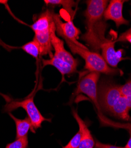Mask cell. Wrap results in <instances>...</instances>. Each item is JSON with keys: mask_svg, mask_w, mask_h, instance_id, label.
Wrapping results in <instances>:
<instances>
[{"mask_svg": "<svg viewBox=\"0 0 131 148\" xmlns=\"http://www.w3.org/2000/svg\"><path fill=\"white\" fill-rule=\"evenodd\" d=\"M65 41L71 52L79 55L85 60V70L89 72H96L108 75H123V71L121 69L109 66L99 53L90 51L88 48L85 49L79 46L69 40L65 39Z\"/></svg>", "mask_w": 131, "mask_h": 148, "instance_id": "obj_1", "label": "cell"}, {"mask_svg": "<svg viewBox=\"0 0 131 148\" xmlns=\"http://www.w3.org/2000/svg\"><path fill=\"white\" fill-rule=\"evenodd\" d=\"M122 96L121 85L109 79H102L98 86V100L100 110L109 113Z\"/></svg>", "mask_w": 131, "mask_h": 148, "instance_id": "obj_2", "label": "cell"}, {"mask_svg": "<svg viewBox=\"0 0 131 148\" xmlns=\"http://www.w3.org/2000/svg\"><path fill=\"white\" fill-rule=\"evenodd\" d=\"M18 108H22L24 110L30 119L33 126V130H35L41 127L44 121H51L50 119L44 117L40 112L39 110L35 106L34 101V97H30L22 100H10L4 107L5 112L10 113Z\"/></svg>", "mask_w": 131, "mask_h": 148, "instance_id": "obj_3", "label": "cell"}, {"mask_svg": "<svg viewBox=\"0 0 131 148\" xmlns=\"http://www.w3.org/2000/svg\"><path fill=\"white\" fill-rule=\"evenodd\" d=\"M100 73L92 72L81 77L79 79L77 88L74 92L76 95L84 94L93 103L100 115V108L98 100V84Z\"/></svg>", "mask_w": 131, "mask_h": 148, "instance_id": "obj_4", "label": "cell"}, {"mask_svg": "<svg viewBox=\"0 0 131 148\" xmlns=\"http://www.w3.org/2000/svg\"><path fill=\"white\" fill-rule=\"evenodd\" d=\"M108 26L106 21L102 19L86 29V33L81 36V39L89 46L91 51L99 53L102 45L108 39L105 38V32Z\"/></svg>", "mask_w": 131, "mask_h": 148, "instance_id": "obj_5", "label": "cell"}, {"mask_svg": "<svg viewBox=\"0 0 131 148\" xmlns=\"http://www.w3.org/2000/svg\"><path fill=\"white\" fill-rule=\"evenodd\" d=\"M53 18L56 26V33L58 36L62 37L64 40H69L75 45L83 48H88L85 45L81 44L77 40L80 34V31L75 26L72 20L63 22L60 16L57 14H54Z\"/></svg>", "mask_w": 131, "mask_h": 148, "instance_id": "obj_6", "label": "cell"}, {"mask_svg": "<svg viewBox=\"0 0 131 148\" xmlns=\"http://www.w3.org/2000/svg\"><path fill=\"white\" fill-rule=\"evenodd\" d=\"M109 1L107 0H88L86 1L87 7L85 11L86 29L92 27L95 23L102 20L104 12Z\"/></svg>", "mask_w": 131, "mask_h": 148, "instance_id": "obj_7", "label": "cell"}, {"mask_svg": "<svg viewBox=\"0 0 131 148\" xmlns=\"http://www.w3.org/2000/svg\"><path fill=\"white\" fill-rule=\"evenodd\" d=\"M126 1L125 0L110 1L104 12V20L105 21H113L117 28H119L121 25H128L129 21L126 20L123 16L124 4Z\"/></svg>", "mask_w": 131, "mask_h": 148, "instance_id": "obj_8", "label": "cell"}, {"mask_svg": "<svg viewBox=\"0 0 131 148\" xmlns=\"http://www.w3.org/2000/svg\"><path fill=\"white\" fill-rule=\"evenodd\" d=\"M116 40L113 38L108 39L101 46L102 56L109 66L116 68L117 65L121 61L128 59L127 58L122 56V49H120L117 52L116 51L115 44Z\"/></svg>", "mask_w": 131, "mask_h": 148, "instance_id": "obj_9", "label": "cell"}, {"mask_svg": "<svg viewBox=\"0 0 131 148\" xmlns=\"http://www.w3.org/2000/svg\"><path fill=\"white\" fill-rule=\"evenodd\" d=\"M51 42L53 50L54 51V56L63 60L77 69L79 60L75 59L70 52L66 50L63 40L59 38L56 34V27L51 32Z\"/></svg>", "mask_w": 131, "mask_h": 148, "instance_id": "obj_10", "label": "cell"}, {"mask_svg": "<svg viewBox=\"0 0 131 148\" xmlns=\"http://www.w3.org/2000/svg\"><path fill=\"white\" fill-rule=\"evenodd\" d=\"M56 27H53L50 30L44 32H34V37L33 40L37 43L40 49V55L49 56L50 58H52L53 48L51 42V32L52 30Z\"/></svg>", "mask_w": 131, "mask_h": 148, "instance_id": "obj_11", "label": "cell"}, {"mask_svg": "<svg viewBox=\"0 0 131 148\" xmlns=\"http://www.w3.org/2000/svg\"><path fill=\"white\" fill-rule=\"evenodd\" d=\"M72 114L77 123L79 127V132L80 133L81 140L79 148H93L95 142L85 122L79 116L76 110H73Z\"/></svg>", "mask_w": 131, "mask_h": 148, "instance_id": "obj_12", "label": "cell"}, {"mask_svg": "<svg viewBox=\"0 0 131 148\" xmlns=\"http://www.w3.org/2000/svg\"><path fill=\"white\" fill-rule=\"evenodd\" d=\"M54 12L52 9H47L41 13L31 25L34 32H44L50 30L55 26L54 21Z\"/></svg>", "mask_w": 131, "mask_h": 148, "instance_id": "obj_13", "label": "cell"}, {"mask_svg": "<svg viewBox=\"0 0 131 148\" xmlns=\"http://www.w3.org/2000/svg\"><path fill=\"white\" fill-rule=\"evenodd\" d=\"M41 62L43 67L48 65L53 66L60 72L63 76L64 75H70L77 72V69L75 68L69 63L54 56L49 59H43Z\"/></svg>", "mask_w": 131, "mask_h": 148, "instance_id": "obj_14", "label": "cell"}, {"mask_svg": "<svg viewBox=\"0 0 131 148\" xmlns=\"http://www.w3.org/2000/svg\"><path fill=\"white\" fill-rule=\"evenodd\" d=\"M129 110L130 109L127 105L126 98L122 95L117 103L112 107L109 113L121 120L130 121H131V117L129 114Z\"/></svg>", "mask_w": 131, "mask_h": 148, "instance_id": "obj_15", "label": "cell"}, {"mask_svg": "<svg viewBox=\"0 0 131 148\" xmlns=\"http://www.w3.org/2000/svg\"><path fill=\"white\" fill-rule=\"evenodd\" d=\"M9 115L16 123V139L27 136L29 130L35 133L33 128L31 122L28 116L24 119H19L14 117L11 113H9Z\"/></svg>", "mask_w": 131, "mask_h": 148, "instance_id": "obj_16", "label": "cell"}, {"mask_svg": "<svg viewBox=\"0 0 131 148\" xmlns=\"http://www.w3.org/2000/svg\"><path fill=\"white\" fill-rule=\"evenodd\" d=\"M44 2L48 5L63 6V8L71 16V18H73L74 13L73 8L76 6V3L73 0H45Z\"/></svg>", "mask_w": 131, "mask_h": 148, "instance_id": "obj_17", "label": "cell"}, {"mask_svg": "<svg viewBox=\"0 0 131 148\" xmlns=\"http://www.w3.org/2000/svg\"><path fill=\"white\" fill-rule=\"evenodd\" d=\"M21 48L24 51L35 59H37L40 56L39 45L34 40L24 45Z\"/></svg>", "mask_w": 131, "mask_h": 148, "instance_id": "obj_18", "label": "cell"}, {"mask_svg": "<svg viewBox=\"0 0 131 148\" xmlns=\"http://www.w3.org/2000/svg\"><path fill=\"white\" fill-rule=\"evenodd\" d=\"M29 147V140L28 136H26L24 137L17 139L13 142L8 143L5 148H28Z\"/></svg>", "mask_w": 131, "mask_h": 148, "instance_id": "obj_19", "label": "cell"}, {"mask_svg": "<svg viewBox=\"0 0 131 148\" xmlns=\"http://www.w3.org/2000/svg\"><path fill=\"white\" fill-rule=\"evenodd\" d=\"M81 140L80 133L78 132L74 136L70 139L69 142L63 148H79Z\"/></svg>", "mask_w": 131, "mask_h": 148, "instance_id": "obj_20", "label": "cell"}, {"mask_svg": "<svg viewBox=\"0 0 131 148\" xmlns=\"http://www.w3.org/2000/svg\"><path fill=\"white\" fill-rule=\"evenodd\" d=\"M121 90L124 96H131V79L126 81L125 84L121 85Z\"/></svg>", "mask_w": 131, "mask_h": 148, "instance_id": "obj_21", "label": "cell"}, {"mask_svg": "<svg viewBox=\"0 0 131 148\" xmlns=\"http://www.w3.org/2000/svg\"><path fill=\"white\" fill-rule=\"evenodd\" d=\"M112 126L113 127H117L118 128H122L127 130L129 133H131V123H112L109 121L108 126Z\"/></svg>", "mask_w": 131, "mask_h": 148, "instance_id": "obj_22", "label": "cell"}, {"mask_svg": "<svg viewBox=\"0 0 131 148\" xmlns=\"http://www.w3.org/2000/svg\"><path fill=\"white\" fill-rule=\"evenodd\" d=\"M94 148H125V147L116 146L112 145L110 144L103 143L98 141V140H96V142H95Z\"/></svg>", "mask_w": 131, "mask_h": 148, "instance_id": "obj_23", "label": "cell"}, {"mask_svg": "<svg viewBox=\"0 0 131 148\" xmlns=\"http://www.w3.org/2000/svg\"><path fill=\"white\" fill-rule=\"evenodd\" d=\"M116 42H128L131 44V34H125L124 33L121 34L119 37L116 40Z\"/></svg>", "mask_w": 131, "mask_h": 148, "instance_id": "obj_24", "label": "cell"}, {"mask_svg": "<svg viewBox=\"0 0 131 148\" xmlns=\"http://www.w3.org/2000/svg\"><path fill=\"white\" fill-rule=\"evenodd\" d=\"M126 98V101L129 108L131 109V96H125Z\"/></svg>", "mask_w": 131, "mask_h": 148, "instance_id": "obj_25", "label": "cell"}, {"mask_svg": "<svg viewBox=\"0 0 131 148\" xmlns=\"http://www.w3.org/2000/svg\"><path fill=\"white\" fill-rule=\"evenodd\" d=\"M129 134H130V138L126 146L124 147L125 148H131V133H129Z\"/></svg>", "mask_w": 131, "mask_h": 148, "instance_id": "obj_26", "label": "cell"}, {"mask_svg": "<svg viewBox=\"0 0 131 148\" xmlns=\"http://www.w3.org/2000/svg\"><path fill=\"white\" fill-rule=\"evenodd\" d=\"M130 17H131V11H130ZM124 33H125V34H131V26H130V27L129 29H128L126 32H125Z\"/></svg>", "mask_w": 131, "mask_h": 148, "instance_id": "obj_27", "label": "cell"}]
</instances>
